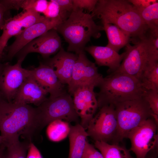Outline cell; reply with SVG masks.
Instances as JSON below:
<instances>
[{"label":"cell","instance_id":"21","mask_svg":"<svg viewBox=\"0 0 158 158\" xmlns=\"http://www.w3.org/2000/svg\"><path fill=\"white\" fill-rule=\"evenodd\" d=\"M95 146L100 151L104 158H133L129 150L119 144H110L103 141H96Z\"/></svg>","mask_w":158,"mask_h":158},{"label":"cell","instance_id":"1","mask_svg":"<svg viewBox=\"0 0 158 158\" xmlns=\"http://www.w3.org/2000/svg\"><path fill=\"white\" fill-rule=\"evenodd\" d=\"M92 13L102 23L115 25L127 33L133 44L145 37L149 28L128 0H98Z\"/></svg>","mask_w":158,"mask_h":158},{"label":"cell","instance_id":"14","mask_svg":"<svg viewBox=\"0 0 158 158\" xmlns=\"http://www.w3.org/2000/svg\"><path fill=\"white\" fill-rule=\"evenodd\" d=\"M62 48L61 38L58 32L52 29L28 43L17 54L18 59H24L28 54L37 53L46 59Z\"/></svg>","mask_w":158,"mask_h":158},{"label":"cell","instance_id":"6","mask_svg":"<svg viewBox=\"0 0 158 158\" xmlns=\"http://www.w3.org/2000/svg\"><path fill=\"white\" fill-rule=\"evenodd\" d=\"M125 52L122 63L112 73L125 74L139 80L147 67L158 61V49L146 36L133 45L127 44Z\"/></svg>","mask_w":158,"mask_h":158},{"label":"cell","instance_id":"32","mask_svg":"<svg viewBox=\"0 0 158 158\" xmlns=\"http://www.w3.org/2000/svg\"><path fill=\"white\" fill-rule=\"evenodd\" d=\"M135 9L145 8L158 2L157 0H128Z\"/></svg>","mask_w":158,"mask_h":158},{"label":"cell","instance_id":"20","mask_svg":"<svg viewBox=\"0 0 158 158\" xmlns=\"http://www.w3.org/2000/svg\"><path fill=\"white\" fill-rule=\"evenodd\" d=\"M108 39L106 46L118 53L120 49L130 41V36L115 25L102 23Z\"/></svg>","mask_w":158,"mask_h":158},{"label":"cell","instance_id":"38","mask_svg":"<svg viewBox=\"0 0 158 158\" xmlns=\"http://www.w3.org/2000/svg\"><path fill=\"white\" fill-rule=\"evenodd\" d=\"M4 64H2L0 61V78L3 67Z\"/></svg>","mask_w":158,"mask_h":158},{"label":"cell","instance_id":"15","mask_svg":"<svg viewBox=\"0 0 158 158\" xmlns=\"http://www.w3.org/2000/svg\"><path fill=\"white\" fill-rule=\"evenodd\" d=\"M30 75L49 94V97L53 98L65 92L64 85L59 80L54 70L45 63H40L37 67L29 70Z\"/></svg>","mask_w":158,"mask_h":158},{"label":"cell","instance_id":"19","mask_svg":"<svg viewBox=\"0 0 158 158\" xmlns=\"http://www.w3.org/2000/svg\"><path fill=\"white\" fill-rule=\"evenodd\" d=\"M70 149L68 158H81L88 135L80 123L70 126L68 135Z\"/></svg>","mask_w":158,"mask_h":158},{"label":"cell","instance_id":"22","mask_svg":"<svg viewBox=\"0 0 158 158\" xmlns=\"http://www.w3.org/2000/svg\"><path fill=\"white\" fill-rule=\"evenodd\" d=\"M68 122L63 120H54L48 124L47 134L49 139L54 142L62 140L68 135L70 130Z\"/></svg>","mask_w":158,"mask_h":158},{"label":"cell","instance_id":"39","mask_svg":"<svg viewBox=\"0 0 158 158\" xmlns=\"http://www.w3.org/2000/svg\"><path fill=\"white\" fill-rule=\"evenodd\" d=\"M1 95V93H0V95Z\"/></svg>","mask_w":158,"mask_h":158},{"label":"cell","instance_id":"16","mask_svg":"<svg viewBox=\"0 0 158 158\" xmlns=\"http://www.w3.org/2000/svg\"><path fill=\"white\" fill-rule=\"evenodd\" d=\"M78 56V55L66 51L62 48L56 55L49 59L45 64L52 68L63 84L68 85Z\"/></svg>","mask_w":158,"mask_h":158},{"label":"cell","instance_id":"26","mask_svg":"<svg viewBox=\"0 0 158 158\" xmlns=\"http://www.w3.org/2000/svg\"><path fill=\"white\" fill-rule=\"evenodd\" d=\"M143 96L152 113L158 115V90H146Z\"/></svg>","mask_w":158,"mask_h":158},{"label":"cell","instance_id":"9","mask_svg":"<svg viewBox=\"0 0 158 158\" xmlns=\"http://www.w3.org/2000/svg\"><path fill=\"white\" fill-rule=\"evenodd\" d=\"M99 109L90 122L86 132L95 141L108 143L112 140L117 128L115 106L110 104Z\"/></svg>","mask_w":158,"mask_h":158},{"label":"cell","instance_id":"2","mask_svg":"<svg viewBox=\"0 0 158 158\" xmlns=\"http://www.w3.org/2000/svg\"><path fill=\"white\" fill-rule=\"evenodd\" d=\"M54 29L68 43L67 51L77 55L84 52L91 38H99L104 30L103 26L96 24L91 14L79 8H74L68 17Z\"/></svg>","mask_w":158,"mask_h":158},{"label":"cell","instance_id":"4","mask_svg":"<svg viewBox=\"0 0 158 158\" xmlns=\"http://www.w3.org/2000/svg\"><path fill=\"white\" fill-rule=\"evenodd\" d=\"M98 87L99 90L96 94L98 108L139 98L146 90L138 78L121 73L110 74L103 78Z\"/></svg>","mask_w":158,"mask_h":158},{"label":"cell","instance_id":"18","mask_svg":"<svg viewBox=\"0 0 158 158\" xmlns=\"http://www.w3.org/2000/svg\"><path fill=\"white\" fill-rule=\"evenodd\" d=\"M85 50L90 54L99 66L109 67L107 71L110 74L119 67L125 55V52L119 54L111 48L105 47L92 45L86 47Z\"/></svg>","mask_w":158,"mask_h":158},{"label":"cell","instance_id":"25","mask_svg":"<svg viewBox=\"0 0 158 158\" xmlns=\"http://www.w3.org/2000/svg\"><path fill=\"white\" fill-rule=\"evenodd\" d=\"M16 17L19 23L25 29L42 21L46 18L44 16L31 10L25 11Z\"/></svg>","mask_w":158,"mask_h":158},{"label":"cell","instance_id":"5","mask_svg":"<svg viewBox=\"0 0 158 158\" xmlns=\"http://www.w3.org/2000/svg\"><path fill=\"white\" fill-rule=\"evenodd\" d=\"M117 128L112 141L119 144L127 138L128 133L143 122L152 117L153 113L147 101L142 96L139 98L121 102L114 105Z\"/></svg>","mask_w":158,"mask_h":158},{"label":"cell","instance_id":"11","mask_svg":"<svg viewBox=\"0 0 158 158\" xmlns=\"http://www.w3.org/2000/svg\"><path fill=\"white\" fill-rule=\"evenodd\" d=\"M24 59H18L15 64H4L0 78V92L8 102H12L19 89L30 75L29 70L23 68L21 64Z\"/></svg>","mask_w":158,"mask_h":158},{"label":"cell","instance_id":"29","mask_svg":"<svg viewBox=\"0 0 158 158\" xmlns=\"http://www.w3.org/2000/svg\"><path fill=\"white\" fill-rule=\"evenodd\" d=\"M43 14L45 17L48 18H61L59 7L53 0L49 1L47 8Z\"/></svg>","mask_w":158,"mask_h":158},{"label":"cell","instance_id":"33","mask_svg":"<svg viewBox=\"0 0 158 158\" xmlns=\"http://www.w3.org/2000/svg\"><path fill=\"white\" fill-rule=\"evenodd\" d=\"M26 158H43L39 150L31 142L29 144Z\"/></svg>","mask_w":158,"mask_h":158},{"label":"cell","instance_id":"34","mask_svg":"<svg viewBox=\"0 0 158 158\" xmlns=\"http://www.w3.org/2000/svg\"><path fill=\"white\" fill-rule=\"evenodd\" d=\"M48 2L46 0H35L34 11L40 14L43 13L47 8Z\"/></svg>","mask_w":158,"mask_h":158},{"label":"cell","instance_id":"7","mask_svg":"<svg viewBox=\"0 0 158 158\" xmlns=\"http://www.w3.org/2000/svg\"><path fill=\"white\" fill-rule=\"evenodd\" d=\"M35 132L40 131L56 120L79 123V117L75 110L73 99L66 91L57 97L47 99L37 108Z\"/></svg>","mask_w":158,"mask_h":158},{"label":"cell","instance_id":"37","mask_svg":"<svg viewBox=\"0 0 158 158\" xmlns=\"http://www.w3.org/2000/svg\"><path fill=\"white\" fill-rule=\"evenodd\" d=\"M4 140L3 137L1 135H0V148L2 144L4 142Z\"/></svg>","mask_w":158,"mask_h":158},{"label":"cell","instance_id":"24","mask_svg":"<svg viewBox=\"0 0 158 158\" xmlns=\"http://www.w3.org/2000/svg\"><path fill=\"white\" fill-rule=\"evenodd\" d=\"M148 27H158V2L145 8L135 9Z\"/></svg>","mask_w":158,"mask_h":158},{"label":"cell","instance_id":"28","mask_svg":"<svg viewBox=\"0 0 158 158\" xmlns=\"http://www.w3.org/2000/svg\"><path fill=\"white\" fill-rule=\"evenodd\" d=\"M30 141L21 142L18 138H16L14 142V158H26V153Z\"/></svg>","mask_w":158,"mask_h":158},{"label":"cell","instance_id":"31","mask_svg":"<svg viewBox=\"0 0 158 158\" xmlns=\"http://www.w3.org/2000/svg\"><path fill=\"white\" fill-rule=\"evenodd\" d=\"M81 158H104L101 153L87 140Z\"/></svg>","mask_w":158,"mask_h":158},{"label":"cell","instance_id":"35","mask_svg":"<svg viewBox=\"0 0 158 158\" xmlns=\"http://www.w3.org/2000/svg\"><path fill=\"white\" fill-rule=\"evenodd\" d=\"M7 10L4 6L0 3V30L1 29L4 23V14Z\"/></svg>","mask_w":158,"mask_h":158},{"label":"cell","instance_id":"10","mask_svg":"<svg viewBox=\"0 0 158 158\" xmlns=\"http://www.w3.org/2000/svg\"><path fill=\"white\" fill-rule=\"evenodd\" d=\"M78 55L73 67L68 93L72 95L78 88L85 86L98 87L103 77L99 73L95 63L89 60L85 52Z\"/></svg>","mask_w":158,"mask_h":158},{"label":"cell","instance_id":"23","mask_svg":"<svg viewBox=\"0 0 158 158\" xmlns=\"http://www.w3.org/2000/svg\"><path fill=\"white\" fill-rule=\"evenodd\" d=\"M139 80L145 89L158 90V61L147 67Z\"/></svg>","mask_w":158,"mask_h":158},{"label":"cell","instance_id":"30","mask_svg":"<svg viewBox=\"0 0 158 158\" xmlns=\"http://www.w3.org/2000/svg\"><path fill=\"white\" fill-rule=\"evenodd\" d=\"M97 0H72L74 8L85 9L89 12L94 10Z\"/></svg>","mask_w":158,"mask_h":158},{"label":"cell","instance_id":"12","mask_svg":"<svg viewBox=\"0 0 158 158\" xmlns=\"http://www.w3.org/2000/svg\"><path fill=\"white\" fill-rule=\"evenodd\" d=\"M95 87H79L74 92L73 102L75 112L80 118V125L85 130L98 109Z\"/></svg>","mask_w":158,"mask_h":158},{"label":"cell","instance_id":"36","mask_svg":"<svg viewBox=\"0 0 158 158\" xmlns=\"http://www.w3.org/2000/svg\"><path fill=\"white\" fill-rule=\"evenodd\" d=\"M6 147L2 144L0 148V158H5V150Z\"/></svg>","mask_w":158,"mask_h":158},{"label":"cell","instance_id":"13","mask_svg":"<svg viewBox=\"0 0 158 158\" xmlns=\"http://www.w3.org/2000/svg\"><path fill=\"white\" fill-rule=\"evenodd\" d=\"M62 22L60 18L49 19L46 17L43 20L25 29L20 34L16 36L15 41L7 48L6 58L11 59L28 43L54 29Z\"/></svg>","mask_w":158,"mask_h":158},{"label":"cell","instance_id":"27","mask_svg":"<svg viewBox=\"0 0 158 158\" xmlns=\"http://www.w3.org/2000/svg\"><path fill=\"white\" fill-rule=\"evenodd\" d=\"M59 6L60 17L62 22L66 20L73 11L72 0H53Z\"/></svg>","mask_w":158,"mask_h":158},{"label":"cell","instance_id":"17","mask_svg":"<svg viewBox=\"0 0 158 158\" xmlns=\"http://www.w3.org/2000/svg\"><path fill=\"white\" fill-rule=\"evenodd\" d=\"M46 90L30 75L24 81L12 102L38 106L47 99Z\"/></svg>","mask_w":158,"mask_h":158},{"label":"cell","instance_id":"8","mask_svg":"<svg viewBox=\"0 0 158 158\" xmlns=\"http://www.w3.org/2000/svg\"><path fill=\"white\" fill-rule=\"evenodd\" d=\"M158 124L151 117L141 123L128 133L127 138L130 141V151L136 158H145L150 151L158 146Z\"/></svg>","mask_w":158,"mask_h":158},{"label":"cell","instance_id":"3","mask_svg":"<svg viewBox=\"0 0 158 158\" xmlns=\"http://www.w3.org/2000/svg\"><path fill=\"white\" fill-rule=\"evenodd\" d=\"M37 114V108L8 102L1 95L0 130L4 143L21 134L30 140L34 133Z\"/></svg>","mask_w":158,"mask_h":158}]
</instances>
